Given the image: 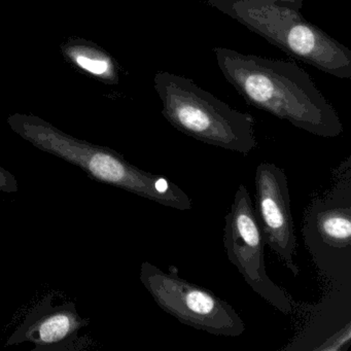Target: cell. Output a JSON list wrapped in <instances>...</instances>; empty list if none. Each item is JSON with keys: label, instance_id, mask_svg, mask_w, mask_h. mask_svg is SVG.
<instances>
[{"label": "cell", "instance_id": "6da1fadb", "mask_svg": "<svg viewBox=\"0 0 351 351\" xmlns=\"http://www.w3.org/2000/svg\"><path fill=\"white\" fill-rule=\"evenodd\" d=\"M213 53L225 79L252 106L316 136L342 134L336 110L299 65L221 47Z\"/></svg>", "mask_w": 351, "mask_h": 351}, {"label": "cell", "instance_id": "7a4b0ae2", "mask_svg": "<svg viewBox=\"0 0 351 351\" xmlns=\"http://www.w3.org/2000/svg\"><path fill=\"white\" fill-rule=\"evenodd\" d=\"M8 124L34 147L81 168L96 182L176 210L193 208L192 199L178 184L166 176L139 169L114 149L75 138L32 114H12Z\"/></svg>", "mask_w": 351, "mask_h": 351}, {"label": "cell", "instance_id": "3957f363", "mask_svg": "<svg viewBox=\"0 0 351 351\" xmlns=\"http://www.w3.org/2000/svg\"><path fill=\"white\" fill-rule=\"evenodd\" d=\"M208 7L324 73L351 77V51L308 21L303 0H204Z\"/></svg>", "mask_w": 351, "mask_h": 351}, {"label": "cell", "instance_id": "277c9868", "mask_svg": "<svg viewBox=\"0 0 351 351\" xmlns=\"http://www.w3.org/2000/svg\"><path fill=\"white\" fill-rule=\"evenodd\" d=\"M154 87L162 114L176 130L197 141L248 155L256 147L254 121L238 112L188 77L160 71Z\"/></svg>", "mask_w": 351, "mask_h": 351}, {"label": "cell", "instance_id": "5b68a950", "mask_svg": "<svg viewBox=\"0 0 351 351\" xmlns=\"http://www.w3.org/2000/svg\"><path fill=\"white\" fill-rule=\"evenodd\" d=\"M342 166L336 184L315 197L306 209L302 234L318 270L337 282L350 285V162Z\"/></svg>", "mask_w": 351, "mask_h": 351}, {"label": "cell", "instance_id": "8992f818", "mask_svg": "<svg viewBox=\"0 0 351 351\" xmlns=\"http://www.w3.org/2000/svg\"><path fill=\"white\" fill-rule=\"evenodd\" d=\"M139 276L159 307L182 324L215 336L239 337L245 332L237 311L213 291L149 262L141 264Z\"/></svg>", "mask_w": 351, "mask_h": 351}, {"label": "cell", "instance_id": "52a82bcc", "mask_svg": "<svg viewBox=\"0 0 351 351\" xmlns=\"http://www.w3.org/2000/svg\"><path fill=\"white\" fill-rule=\"evenodd\" d=\"M264 239L250 193L240 184L234 196L223 228V246L230 263L243 277L250 289L283 314L293 311L285 291L271 280L265 266Z\"/></svg>", "mask_w": 351, "mask_h": 351}, {"label": "cell", "instance_id": "ba28073f", "mask_svg": "<svg viewBox=\"0 0 351 351\" xmlns=\"http://www.w3.org/2000/svg\"><path fill=\"white\" fill-rule=\"evenodd\" d=\"M256 217L262 228L264 239L279 260L293 276H299L295 263L297 235L291 211L289 184L285 170L269 162L256 167Z\"/></svg>", "mask_w": 351, "mask_h": 351}, {"label": "cell", "instance_id": "9c48e42d", "mask_svg": "<svg viewBox=\"0 0 351 351\" xmlns=\"http://www.w3.org/2000/svg\"><path fill=\"white\" fill-rule=\"evenodd\" d=\"M90 324L77 310L75 302L54 303L49 295L32 310L17 330L8 339L5 346L32 343L34 351H80L91 344L80 330Z\"/></svg>", "mask_w": 351, "mask_h": 351}, {"label": "cell", "instance_id": "30bf717a", "mask_svg": "<svg viewBox=\"0 0 351 351\" xmlns=\"http://www.w3.org/2000/svg\"><path fill=\"white\" fill-rule=\"evenodd\" d=\"M63 56L77 71L106 84L120 82L118 63L98 45L82 38H71L61 45Z\"/></svg>", "mask_w": 351, "mask_h": 351}, {"label": "cell", "instance_id": "8fae6325", "mask_svg": "<svg viewBox=\"0 0 351 351\" xmlns=\"http://www.w3.org/2000/svg\"><path fill=\"white\" fill-rule=\"evenodd\" d=\"M19 190L15 176L0 166V192L16 193Z\"/></svg>", "mask_w": 351, "mask_h": 351}]
</instances>
